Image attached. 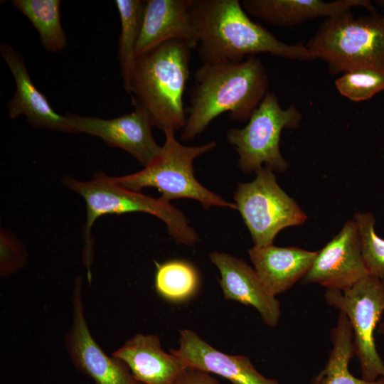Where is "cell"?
<instances>
[{"instance_id": "6da1fadb", "label": "cell", "mask_w": 384, "mask_h": 384, "mask_svg": "<svg viewBox=\"0 0 384 384\" xmlns=\"http://www.w3.org/2000/svg\"><path fill=\"white\" fill-rule=\"evenodd\" d=\"M191 14L203 64L237 63L266 53L289 60H314L303 43L288 44L252 21L238 0H193Z\"/></svg>"}, {"instance_id": "7a4b0ae2", "label": "cell", "mask_w": 384, "mask_h": 384, "mask_svg": "<svg viewBox=\"0 0 384 384\" xmlns=\"http://www.w3.org/2000/svg\"><path fill=\"white\" fill-rule=\"evenodd\" d=\"M194 77L181 133L184 141L194 139L224 112L233 121L248 120L268 92L267 71L255 55L237 63H203Z\"/></svg>"}, {"instance_id": "3957f363", "label": "cell", "mask_w": 384, "mask_h": 384, "mask_svg": "<svg viewBox=\"0 0 384 384\" xmlns=\"http://www.w3.org/2000/svg\"><path fill=\"white\" fill-rule=\"evenodd\" d=\"M188 43L172 39L137 58L132 99L147 111L152 127L176 132L186 121L183 94L189 78Z\"/></svg>"}, {"instance_id": "277c9868", "label": "cell", "mask_w": 384, "mask_h": 384, "mask_svg": "<svg viewBox=\"0 0 384 384\" xmlns=\"http://www.w3.org/2000/svg\"><path fill=\"white\" fill-rule=\"evenodd\" d=\"M62 182L85 201L87 215L83 228L82 260L90 282L94 257L91 230L97 219L104 215L133 212L148 213L164 221L169 234L177 243L193 245L198 240V233L189 225L182 211L170 202L127 189L115 183L112 176L104 172L95 173L89 181H80L71 176H65Z\"/></svg>"}, {"instance_id": "5b68a950", "label": "cell", "mask_w": 384, "mask_h": 384, "mask_svg": "<svg viewBox=\"0 0 384 384\" xmlns=\"http://www.w3.org/2000/svg\"><path fill=\"white\" fill-rule=\"evenodd\" d=\"M306 47L334 74L360 68L384 72V15L354 18L351 12L326 18Z\"/></svg>"}, {"instance_id": "8992f818", "label": "cell", "mask_w": 384, "mask_h": 384, "mask_svg": "<svg viewBox=\"0 0 384 384\" xmlns=\"http://www.w3.org/2000/svg\"><path fill=\"white\" fill-rule=\"evenodd\" d=\"M165 142L159 155L148 166L136 173L112 177L119 186L139 192L144 188H156L161 198H190L198 201L204 208L213 206L237 209L235 203L224 200L201 184L194 176L193 161L215 148L211 141L198 146H185L175 137V132L165 130Z\"/></svg>"}, {"instance_id": "52a82bcc", "label": "cell", "mask_w": 384, "mask_h": 384, "mask_svg": "<svg viewBox=\"0 0 384 384\" xmlns=\"http://www.w3.org/2000/svg\"><path fill=\"white\" fill-rule=\"evenodd\" d=\"M302 119L294 105L282 109L276 95L268 91L243 128L227 132V139L239 156V168L245 174L262 166L286 171L289 164L280 152L281 133L284 128H298Z\"/></svg>"}, {"instance_id": "ba28073f", "label": "cell", "mask_w": 384, "mask_h": 384, "mask_svg": "<svg viewBox=\"0 0 384 384\" xmlns=\"http://www.w3.org/2000/svg\"><path fill=\"white\" fill-rule=\"evenodd\" d=\"M324 299L351 324L361 378L373 382L384 378V362L375 340V329L384 315V283L367 274L346 289H326Z\"/></svg>"}, {"instance_id": "9c48e42d", "label": "cell", "mask_w": 384, "mask_h": 384, "mask_svg": "<svg viewBox=\"0 0 384 384\" xmlns=\"http://www.w3.org/2000/svg\"><path fill=\"white\" fill-rule=\"evenodd\" d=\"M255 173L252 181L238 185L233 198L254 245L262 247L272 245L282 229L303 224L307 216L280 188L273 171L262 166Z\"/></svg>"}, {"instance_id": "30bf717a", "label": "cell", "mask_w": 384, "mask_h": 384, "mask_svg": "<svg viewBox=\"0 0 384 384\" xmlns=\"http://www.w3.org/2000/svg\"><path fill=\"white\" fill-rule=\"evenodd\" d=\"M132 102L134 109L130 113L111 119L71 112L65 116L75 134L98 137L110 146L124 150L146 166L159 155L161 146L153 137V127L146 109L134 99Z\"/></svg>"}, {"instance_id": "8fae6325", "label": "cell", "mask_w": 384, "mask_h": 384, "mask_svg": "<svg viewBox=\"0 0 384 384\" xmlns=\"http://www.w3.org/2000/svg\"><path fill=\"white\" fill-rule=\"evenodd\" d=\"M82 282L75 279L72 294L71 325L65 336V346L75 368L95 384H137L127 366L107 356L92 337L85 316Z\"/></svg>"}, {"instance_id": "7c38bea8", "label": "cell", "mask_w": 384, "mask_h": 384, "mask_svg": "<svg viewBox=\"0 0 384 384\" xmlns=\"http://www.w3.org/2000/svg\"><path fill=\"white\" fill-rule=\"evenodd\" d=\"M368 274L361 250L357 225L348 220L321 250L302 284H319L327 289L344 290Z\"/></svg>"}, {"instance_id": "4fadbf2b", "label": "cell", "mask_w": 384, "mask_h": 384, "mask_svg": "<svg viewBox=\"0 0 384 384\" xmlns=\"http://www.w3.org/2000/svg\"><path fill=\"white\" fill-rule=\"evenodd\" d=\"M210 261L218 269L220 285L225 299L254 307L263 322L275 327L279 321L280 303L264 284L255 270L244 260L225 252H213Z\"/></svg>"}, {"instance_id": "5bb4252c", "label": "cell", "mask_w": 384, "mask_h": 384, "mask_svg": "<svg viewBox=\"0 0 384 384\" xmlns=\"http://www.w3.org/2000/svg\"><path fill=\"white\" fill-rule=\"evenodd\" d=\"M170 352L181 358L188 368L218 375L233 384H280L259 373L249 357L223 353L190 329L180 331L179 346Z\"/></svg>"}, {"instance_id": "9a60e30c", "label": "cell", "mask_w": 384, "mask_h": 384, "mask_svg": "<svg viewBox=\"0 0 384 384\" xmlns=\"http://www.w3.org/2000/svg\"><path fill=\"white\" fill-rule=\"evenodd\" d=\"M0 53L16 85V92L8 103L10 118L15 119L23 115L27 123L33 128L75 134L68 125L65 116L58 114L35 86L22 55L5 43L1 44Z\"/></svg>"}, {"instance_id": "2e32d148", "label": "cell", "mask_w": 384, "mask_h": 384, "mask_svg": "<svg viewBox=\"0 0 384 384\" xmlns=\"http://www.w3.org/2000/svg\"><path fill=\"white\" fill-rule=\"evenodd\" d=\"M193 0H146L136 46V58L156 46L180 39L194 48L198 38L193 24L191 7Z\"/></svg>"}, {"instance_id": "e0dca14e", "label": "cell", "mask_w": 384, "mask_h": 384, "mask_svg": "<svg viewBox=\"0 0 384 384\" xmlns=\"http://www.w3.org/2000/svg\"><path fill=\"white\" fill-rule=\"evenodd\" d=\"M241 4L244 10L255 18L282 27L297 26L321 17L343 15L356 7L376 12L368 0H243Z\"/></svg>"}, {"instance_id": "ac0fdd59", "label": "cell", "mask_w": 384, "mask_h": 384, "mask_svg": "<svg viewBox=\"0 0 384 384\" xmlns=\"http://www.w3.org/2000/svg\"><path fill=\"white\" fill-rule=\"evenodd\" d=\"M112 356L122 361L143 384H173L188 368L181 358L162 349L155 334H137Z\"/></svg>"}, {"instance_id": "d6986e66", "label": "cell", "mask_w": 384, "mask_h": 384, "mask_svg": "<svg viewBox=\"0 0 384 384\" xmlns=\"http://www.w3.org/2000/svg\"><path fill=\"white\" fill-rule=\"evenodd\" d=\"M258 276L274 296L290 289L312 266L318 251L272 245L253 246L248 250Z\"/></svg>"}, {"instance_id": "ffe728a7", "label": "cell", "mask_w": 384, "mask_h": 384, "mask_svg": "<svg viewBox=\"0 0 384 384\" xmlns=\"http://www.w3.org/2000/svg\"><path fill=\"white\" fill-rule=\"evenodd\" d=\"M332 348L324 367L314 375L311 384H384V378L370 382L354 376L349 363L356 356L353 332L347 316L339 311L331 331Z\"/></svg>"}, {"instance_id": "44dd1931", "label": "cell", "mask_w": 384, "mask_h": 384, "mask_svg": "<svg viewBox=\"0 0 384 384\" xmlns=\"http://www.w3.org/2000/svg\"><path fill=\"white\" fill-rule=\"evenodd\" d=\"M145 4V1L141 0L115 1L121 23L118 57L124 88L129 95H132V83L137 61L135 49L140 33Z\"/></svg>"}, {"instance_id": "7402d4cb", "label": "cell", "mask_w": 384, "mask_h": 384, "mask_svg": "<svg viewBox=\"0 0 384 384\" xmlns=\"http://www.w3.org/2000/svg\"><path fill=\"white\" fill-rule=\"evenodd\" d=\"M11 4L31 22L44 48L57 53L67 46L60 21V0H13Z\"/></svg>"}, {"instance_id": "603a6c76", "label": "cell", "mask_w": 384, "mask_h": 384, "mask_svg": "<svg viewBox=\"0 0 384 384\" xmlns=\"http://www.w3.org/2000/svg\"><path fill=\"white\" fill-rule=\"evenodd\" d=\"M156 267L155 287L164 299L181 302L197 292L200 276L196 267L190 262L171 260L161 264L156 262Z\"/></svg>"}, {"instance_id": "cb8c5ba5", "label": "cell", "mask_w": 384, "mask_h": 384, "mask_svg": "<svg viewBox=\"0 0 384 384\" xmlns=\"http://www.w3.org/2000/svg\"><path fill=\"white\" fill-rule=\"evenodd\" d=\"M354 220L368 274L384 283V239L375 233V219L370 213H358L354 215Z\"/></svg>"}, {"instance_id": "d4e9b609", "label": "cell", "mask_w": 384, "mask_h": 384, "mask_svg": "<svg viewBox=\"0 0 384 384\" xmlns=\"http://www.w3.org/2000/svg\"><path fill=\"white\" fill-rule=\"evenodd\" d=\"M335 86L350 100L365 101L384 90V72L370 68L353 70L337 78Z\"/></svg>"}, {"instance_id": "484cf974", "label": "cell", "mask_w": 384, "mask_h": 384, "mask_svg": "<svg viewBox=\"0 0 384 384\" xmlns=\"http://www.w3.org/2000/svg\"><path fill=\"white\" fill-rule=\"evenodd\" d=\"M28 255L23 243L9 229L0 231V275L9 278L21 270Z\"/></svg>"}, {"instance_id": "4316f807", "label": "cell", "mask_w": 384, "mask_h": 384, "mask_svg": "<svg viewBox=\"0 0 384 384\" xmlns=\"http://www.w3.org/2000/svg\"><path fill=\"white\" fill-rule=\"evenodd\" d=\"M173 384H220L211 373L195 368H186Z\"/></svg>"}, {"instance_id": "83f0119b", "label": "cell", "mask_w": 384, "mask_h": 384, "mask_svg": "<svg viewBox=\"0 0 384 384\" xmlns=\"http://www.w3.org/2000/svg\"><path fill=\"white\" fill-rule=\"evenodd\" d=\"M378 330L384 338V315L378 324Z\"/></svg>"}, {"instance_id": "f1b7e54d", "label": "cell", "mask_w": 384, "mask_h": 384, "mask_svg": "<svg viewBox=\"0 0 384 384\" xmlns=\"http://www.w3.org/2000/svg\"><path fill=\"white\" fill-rule=\"evenodd\" d=\"M376 4L382 5L384 6V0L383 1H376Z\"/></svg>"}, {"instance_id": "f546056e", "label": "cell", "mask_w": 384, "mask_h": 384, "mask_svg": "<svg viewBox=\"0 0 384 384\" xmlns=\"http://www.w3.org/2000/svg\"><path fill=\"white\" fill-rule=\"evenodd\" d=\"M137 384H143V383H140V382H138Z\"/></svg>"}]
</instances>
